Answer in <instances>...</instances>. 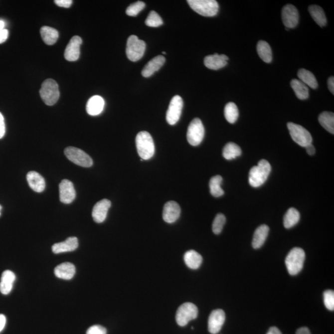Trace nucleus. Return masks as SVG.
Segmentation results:
<instances>
[{
  "label": "nucleus",
  "instance_id": "473e14b6",
  "mask_svg": "<svg viewBox=\"0 0 334 334\" xmlns=\"http://www.w3.org/2000/svg\"><path fill=\"white\" fill-rule=\"evenodd\" d=\"M300 214L299 211L295 208H290L287 210L284 218V225L285 228H290L294 227L299 223Z\"/></svg>",
  "mask_w": 334,
  "mask_h": 334
},
{
  "label": "nucleus",
  "instance_id": "c03bdc74",
  "mask_svg": "<svg viewBox=\"0 0 334 334\" xmlns=\"http://www.w3.org/2000/svg\"><path fill=\"white\" fill-rule=\"evenodd\" d=\"M8 30L7 29H3L0 30V44L5 42L8 37Z\"/></svg>",
  "mask_w": 334,
  "mask_h": 334
},
{
  "label": "nucleus",
  "instance_id": "de8ad7c7",
  "mask_svg": "<svg viewBox=\"0 0 334 334\" xmlns=\"http://www.w3.org/2000/svg\"><path fill=\"white\" fill-rule=\"evenodd\" d=\"M307 149V153L310 156H313L315 154L316 150L315 146L310 144V145H308L307 147H305Z\"/></svg>",
  "mask_w": 334,
  "mask_h": 334
},
{
  "label": "nucleus",
  "instance_id": "4c0bfd02",
  "mask_svg": "<svg viewBox=\"0 0 334 334\" xmlns=\"http://www.w3.org/2000/svg\"><path fill=\"white\" fill-rule=\"evenodd\" d=\"M226 222V218L224 215L218 214L215 217L212 223V231L215 235H218L223 230V226Z\"/></svg>",
  "mask_w": 334,
  "mask_h": 334
},
{
  "label": "nucleus",
  "instance_id": "b1692460",
  "mask_svg": "<svg viewBox=\"0 0 334 334\" xmlns=\"http://www.w3.org/2000/svg\"><path fill=\"white\" fill-rule=\"evenodd\" d=\"M15 280L16 276L14 272L9 270L3 272L0 282V292L2 294L7 295L11 292Z\"/></svg>",
  "mask_w": 334,
  "mask_h": 334
},
{
  "label": "nucleus",
  "instance_id": "a878e982",
  "mask_svg": "<svg viewBox=\"0 0 334 334\" xmlns=\"http://www.w3.org/2000/svg\"><path fill=\"white\" fill-rule=\"evenodd\" d=\"M184 261L186 265L191 269L199 268L202 263V257L194 250L187 251L184 255Z\"/></svg>",
  "mask_w": 334,
  "mask_h": 334
},
{
  "label": "nucleus",
  "instance_id": "bb28decb",
  "mask_svg": "<svg viewBox=\"0 0 334 334\" xmlns=\"http://www.w3.org/2000/svg\"><path fill=\"white\" fill-rule=\"evenodd\" d=\"M40 34L42 40L46 44L52 45L57 41L59 33L57 30L53 27L43 26L40 29Z\"/></svg>",
  "mask_w": 334,
  "mask_h": 334
},
{
  "label": "nucleus",
  "instance_id": "4468645a",
  "mask_svg": "<svg viewBox=\"0 0 334 334\" xmlns=\"http://www.w3.org/2000/svg\"><path fill=\"white\" fill-rule=\"evenodd\" d=\"M60 199L64 204H70L76 198V190L71 181L63 179L59 185Z\"/></svg>",
  "mask_w": 334,
  "mask_h": 334
},
{
  "label": "nucleus",
  "instance_id": "5701e85b",
  "mask_svg": "<svg viewBox=\"0 0 334 334\" xmlns=\"http://www.w3.org/2000/svg\"><path fill=\"white\" fill-rule=\"evenodd\" d=\"M55 274L58 278L63 280H71L76 273L75 266L70 263H64L56 266Z\"/></svg>",
  "mask_w": 334,
  "mask_h": 334
},
{
  "label": "nucleus",
  "instance_id": "f257e3e1",
  "mask_svg": "<svg viewBox=\"0 0 334 334\" xmlns=\"http://www.w3.org/2000/svg\"><path fill=\"white\" fill-rule=\"evenodd\" d=\"M136 148L143 160H149L155 153V145L153 138L147 132L139 133L136 138Z\"/></svg>",
  "mask_w": 334,
  "mask_h": 334
},
{
  "label": "nucleus",
  "instance_id": "aec40b11",
  "mask_svg": "<svg viewBox=\"0 0 334 334\" xmlns=\"http://www.w3.org/2000/svg\"><path fill=\"white\" fill-rule=\"evenodd\" d=\"M78 238L69 237L63 242L55 243L51 249L54 253L60 254L76 250L78 247Z\"/></svg>",
  "mask_w": 334,
  "mask_h": 334
},
{
  "label": "nucleus",
  "instance_id": "8fccbe9b",
  "mask_svg": "<svg viewBox=\"0 0 334 334\" xmlns=\"http://www.w3.org/2000/svg\"><path fill=\"white\" fill-rule=\"evenodd\" d=\"M267 334H282V333L278 328L276 327H272L269 329V330L268 332H267Z\"/></svg>",
  "mask_w": 334,
  "mask_h": 334
},
{
  "label": "nucleus",
  "instance_id": "864d4df0",
  "mask_svg": "<svg viewBox=\"0 0 334 334\" xmlns=\"http://www.w3.org/2000/svg\"><path fill=\"white\" fill-rule=\"evenodd\" d=\"M285 30H289V28H287V27H286V28H285Z\"/></svg>",
  "mask_w": 334,
  "mask_h": 334
},
{
  "label": "nucleus",
  "instance_id": "4be33fe9",
  "mask_svg": "<svg viewBox=\"0 0 334 334\" xmlns=\"http://www.w3.org/2000/svg\"><path fill=\"white\" fill-rule=\"evenodd\" d=\"M27 181L30 188L37 192L44 191L45 181L42 175L35 171H29L27 174Z\"/></svg>",
  "mask_w": 334,
  "mask_h": 334
},
{
  "label": "nucleus",
  "instance_id": "7c9ffc66",
  "mask_svg": "<svg viewBox=\"0 0 334 334\" xmlns=\"http://www.w3.org/2000/svg\"><path fill=\"white\" fill-rule=\"evenodd\" d=\"M319 122L322 127L328 132L334 134V113L324 112L318 118Z\"/></svg>",
  "mask_w": 334,
  "mask_h": 334
},
{
  "label": "nucleus",
  "instance_id": "412c9836",
  "mask_svg": "<svg viewBox=\"0 0 334 334\" xmlns=\"http://www.w3.org/2000/svg\"><path fill=\"white\" fill-rule=\"evenodd\" d=\"M166 62V58L164 56H156L145 66L142 71V75L145 78H149L160 69Z\"/></svg>",
  "mask_w": 334,
  "mask_h": 334
},
{
  "label": "nucleus",
  "instance_id": "a18cd8bd",
  "mask_svg": "<svg viewBox=\"0 0 334 334\" xmlns=\"http://www.w3.org/2000/svg\"><path fill=\"white\" fill-rule=\"evenodd\" d=\"M329 89L331 93L334 94V76L330 77L328 81Z\"/></svg>",
  "mask_w": 334,
  "mask_h": 334
},
{
  "label": "nucleus",
  "instance_id": "09e8293b",
  "mask_svg": "<svg viewBox=\"0 0 334 334\" xmlns=\"http://www.w3.org/2000/svg\"><path fill=\"white\" fill-rule=\"evenodd\" d=\"M296 334H311L309 329L306 327H303L299 329L297 331Z\"/></svg>",
  "mask_w": 334,
  "mask_h": 334
},
{
  "label": "nucleus",
  "instance_id": "39448f33",
  "mask_svg": "<svg viewBox=\"0 0 334 334\" xmlns=\"http://www.w3.org/2000/svg\"><path fill=\"white\" fill-rule=\"evenodd\" d=\"M40 95L46 105L48 106L55 105L60 97L57 83L52 79H46L41 87Z\"/></svg>",
  "mask_w": 334,
  "mask_h": 334
},
{
  "label": "nucleus",
  "instance_id": "37998d69",
  "mask_svg": "<svg viewBox=\"0 0 334 334\" xmlns=\"http://www.w3.org/2000/svg\"><path fill=\"white\" fill-rule=\"evenodd\" d=\"M5 132H6V128H5L4 117L0 113V139L3 138Z\"/></svg>",
  "mask_w": 334,
  "mask_h": 334
},
{
  "label": "nucleus",
  "instance_id": "58836bf2",
  "mask_svg": "<svg viewBox=\"0 0 334 334\" xmlns=\"http://www.w3.org/2000/svg\"><path fill=\"white\" fill-rule=\"evenodd\" d=\"M146 4L143 1H137L128 7L126 13L130 16H136L145 8Z\"/></svg>",
  "mask_w": 334,
  "mask_h": 334
},
{
  "label": "nucleus",
  "instance_id": "dca6fc26",
  "mask_svg": "<svg viewBox=\"0 0 334 334\" xmlns=\"http://www.w3.org/2000/svg\"><path fill=\"white\" fill-rule=\"evenodd\" d=\"M180 207L175 201L170 200L164 205L163 218L167 223H172L176 222L180 216Z\"/></svg>",
  "mask_w": 334,
  "mask_h": 334
},
{
  "label": "nucleus",
  "instance_id": "423d86ee",
  "mask_svg": "<svg viewBox=\"0 0 334 334\" xmlns=\"http://www.w3.org/2000/svg\"><path fill=\"white\" fill-rule=\"evenodd\" d=\"M146 48L145 41L139 39L137 36L131 35L127 40V57L130 61H137L142 58Z\"/></svg>",
  "mask_w": 334,
  "mask_h": 334
},
{
  "label": "nucleus",
  "instance_id": "79ce46f5",
  "mask_svg": "<svg viewBox=\"0 0 334 334\" xmlns=\"http://www.w3.org/2000/svg\"><path fill=\"white\" fill-rule=\"evenodd\" d=\"M55 2L58 6L68 8L71 6L73 1H71V0H56Z\"/></svg>",
  "mask_w": 334,
  "mask_h": 334
},
{
  "label": "nucleus",
  "instance_id": "e433bc0d",
  "mask_svg": "<svg viewBox=\"0 0 334 334\" xmlns=\"http://www.w3.org/2000/svg\"><path fill=\"white\" fill-rule=\"evenodd\" d=\"M145 23L149 27H158L163 24V20L158 12L152 11L146 19Z\"/></svg>",
  "mask_w": 334,
  "mask_h": 334
},
{
  "label": "nucleus",
  "instance_id": "ea45409f",
  "mask_svg": "<svg viewBox=\"0 0 334 334\" xmlns=\"http://www.w3.org/2000/svg\"><path fill=\"white\" fill-rule=\"evenodd\" d=\"M324 303L327 309L334 310V292L333 290H326L324 293Z\"/></svg>",
  "mask_w": 334,
  "mask_h": 334
},
{
  "label": "nucleus",
  "instance_id": "2f4dec72",
  "mask_svg": "<svg viewBox=\"0 0 334 334\" xmlns=\"http://www.w3.org/2000/svg\"><path fill=\"white\" fill-rule=\"evenodd\" d=\"M291 87L296 96L300 100L307 99L309 97V89L307 85L298 79H293Z\"/></svg>",
  "mask_w": 334,
  "mask_h": 334
},
{
  "label": "nucleus",
  "instance_id": "a211bd4d",
  "mask_svg": "<svg viewBox=\"0 0 334 334\" xmlns=\"http://www.w3.org/2000/svg\"><path fill=\"white\" fill-rule=\"evenodd\" d=\"M228 60L227 56L215 53L214 55L205 56L204 63L207 68L212 70H218L227 65Z\"/></svg>",
  "mask_w": 334,
  "mask_h": 334
},
{
  "label": "nucleus",
  "instance_id": "2eb2a0df",
  "mask_svg": "<svg viewBox=\"0 0 334 334\" xmlns=\"http://www.w3.org/2000/svg\"><path fill=\"white\" fill-rule=\"evenodd\" d=\"M83 42L79 36H74L66 46L65 51V58L69 61L78 60L80 56V47Z\"/></svg>",
  "mask_w": 334,
  "mask_h": 334
},
{
  "label": "nucleus",
  "instance_id": "603ef678",
  "mask_svg": "<svg viewBox=\"0 0 334 334\" xmlns=\"http://www.w3.org/2000/svg\"><path fill=\"white\" fill-rule=\"evenodd\" d=\"M1 210H2V206L1 205H0V215H1Z\"/></svg>",
  "mask_w": 334,
  "mask_h": 334
},
{
  "label": "nucleus",
  "instance_id": "7ed1b4c3",
  "mask_svg": "<svg viewBox=\"0 0 334 334\" xmlns=\"http://www.w3.org/2000/svg\"><path fill=\"white\" fill-rule=\"evenodd\" d=\"M305 260V253L300 248H293L288 254L285 264L289 273L291 276H296L303 269Z\"/></svg>",
  "mask_w": 334,
  "mask_h": 334
},
{
  "label": "nucleus",
  "instance_id": "1a4fd4ad",
  "mask_svg": "<svg viewBox=\"0 0 334 334\" xmlns=\"http://www.w3.org/2000/svg\"><path fill=\"white\" fill-rule=\"evenodd\" d=\"M204 127L201 120L194 118L187 128V140L192 146H197L201 143L204 137Z\"/></svg>",
  "mask_w": 334,
  "mask_h": 334
},
{
  "label": "nucleus",
  "instance_id": "49530a36",
  "mask_svg": "<svg viewBox=\"0 0 334 334\" xmlns=\"http://www.w3.org/2000/svg\"><path fill=\"white\" fill-rule=\"evenodd\" d=\"M6 319L3 315H0V333L1 332L6 325Z\"/></svg>",
  "mask_w": 334,
  "mask_h": 334
},
{
  "label": "nucleus",
  "instance_id": "f3484780",
  "mask_svg": "<svg viewBox=\"0 0 334 334\" xmlns=\"http://www.w3.org/2000/svg\"><path fill=\"white\" fill-rule=\"evenodd\" d=\"M110 206L111 202L108 199H102L97 202L92 213V218L95 222L98 223L104 222Z\"/></svg>",
  "mask_w": 334,
  "mask_h": 334
},
{
  "label": "nucleus",
  "instance_id": "72a5a7b5",
  "mask_svg": "<svg viewBox=\"0 0 334 334\" xmlns=\"http://www.w3.org/2000/svg\"><path fill=\"white\" fill-rule=\"evenodd\" d=\"M222 154L223 158L227 160H232L241 156V150L240 146L236 144L228 143L223 148Z\"/></svg>",
  "mask_w": 334,
  "mask_h": 334
},
{
  "label": "nucleus",
  "instance_id": "a19ab883",
  "mask_svg": "<svg viewBox=\"0 0 334 334\" xmlns=\"http://www.w3.org/2000/svg\"><path fill=\"white\" fill-rule=\"evenodd\" d=\"M107 330L104 327L99 325H95L88 329L86 334H107Z\"/></svg>",
  "mask_w": 334,
  "mask_h": 334
},
{
  "label": "nucleus",
  "instance_id": "6ab92c4d",
  "mask_svg": "<svg viewBox=\"0 0 334 334\" xmlns=\"http://www.w3.org/2000/svg\"><path fill=\"white\" fill-rule=\"evenodd\" d=\"M105 106L104 99L99 96L91 97L87 103L86 111L91 116H97L101 114Z\"/></svg>",
  "mask_w": 334,
  "mask_h": 334
},
{
  "label": "nucleus",
  "instance_id": "393cba45",
  "mask_svg": "<svg viewBox=\"0 0 334 334\" xmlns=\"http://www.w3.org/2000/svg\"><path fill=\"white\" fill-rule=\"evenodd\" d=\"M269 228L266 225H262L257 228L254 233L252 246L254 249H259L263 246L268 236Z\"/></svg>",
  "mask_w": 334,
  "mask_h": 334
},
{
  "label": "nucleus",
  "instance_id": "c756f323",
  "mask_svg": "<svg viewBox=\"0 0 334 334\" xmlns=\"http://www.w3.org/2000/svg\"><path fill=\"white\" fill-rule=\"evenodd\" d=\"M298 76L300 81L312 89H317L318 84L317 79L312 72L305 69H301L298 72Z\"/></svg>",
  "mask_w": 334,
  "mask_h": 334
},
{
  "label": "nucleus",
  "instance_id": "9d476101",
  "mask_svg": "<svg viewBox=\"0 0 334 334\" xmlns=\"http://www.w3.org/2000/svg\"><path fill=\"white\" fill-rule=\"evenodd\" d=\"M65 154L67 158L72 163L83 167H91L93 165V161L85 152L74 147L65 149Z\"/></svg>",
  "mask_w": 334,
  "mask_h": 334
},
{
  "label": "nucleus",
  "instance_id": "c9c22d12",
  "mask_svg": "<svg viewBox=\"0 0 334 334\" xmlns=\"http://www.w3.org/2000/svg\"><path fill=\"white\" fill-rule=\"evenodd\" d=\"M224 115L226 120L230 123H235L238 120L239 112L237 106L233 102L228 103L225 107Z\"/></svg>",
  "mask_w": 334,
  "mask_h": 334
},
{
  "label": "nucleus",
  "instance_id": "ddd939ff",
  "mask_svg": "<svg viewBox=\"0 0 334 334\" xmlns=\"http://www.w3.org/2000/svg\"><path fill=\"white\" fill-rule=\"evenodd\" d=\"M225 321V314L222 310L213 311L208 320V330L212 334H217L220 332Z\"/></svg>",
  "mask_w": 334,
  "mask_h": 334
},
{
  "label": "nucleus",
  "instance_id": "3c124183",
  "mask_svg": "<svg viewBox=\"0 0 334 334\" xmlns=\"http://www.w3.org/2000/svg\"><path fill=\"white\" fill-rule=\"evenodd\" d=\"M5 22L4 20H0V30L4 29Z\"/></svg>",
  "mask_w": 334,
  "mask_h": 334
},
{
  "label": "nucleus",
  "instance_id": "9b49d317",
  "mask_svg": "<svg viewBox=\"0 0 334 334\" xmlns=\"http://www.w3.org/2000/svg\"><path fill=\"white\" fill-rule=\"evenodd\" d=\"M183 101L181 97L175 96L172 98L167 112L166 119L169 125H174L180 118Z\"/></svg>",
  "mask_w": 334,
  "mask_h": 334
},
{
  "label": "nucleus",
  "instance_id": "c85d7f7f",
  "mask_svg": "<svg viewBox=\"0 0 334 334\" xmlns=\"http://www.w3.org/2000/svg\"><path fill=\"white\" fill-rule=\"evenodd\" d=\"M257 51L259 57L267 63H271L272 60V52L271 46L266 41L260 40L257 45Z\"/></svg>",
  "mask_w": 334,
  "mask_h": 334
},
{
  "label": "nucleus",
  "instance_id": "f704fd0d",
  "mask_svg": "<svg viewBox=\"0 0 334 334\" xmlns=\"http://www.w3.org/2000/svg\"><path fill=\"white\" fill-rule=\"evenodd\" d=\"M222 177L220 175L213 176L209 181L210 194L215 197H220L224 194V191L221 187Z\"/></svg>",
  "mask_w": 334,
  "mask_h": 334
},
{
  "label": "nucleus",
  "instance_id": "cd10ccee",
  "mask_svg": "<svg viewBox=\"0 0 334 334\" xmlns=\"http://www.w3.org/2000/svg\"><path fill=\"white\" fill-rule=\"evenodd\" d=\"M308 10L313 19L320 26H325L327 24V19H326L325 11L322 7L318 5H312L309 7Z\"/></svg>",
  "mask_w": 334,
  "mask_h": 334
},
{
  "label": "nucleus",
  "instance_id": "0eeeda50",
  "mask_svg": "<svg viewBox=\"0 0 334 334\" xmlns=\"http://www.w3.org/2000/svg\"><path fill=\"white\" fill-rule=\"evenodd\" d=\"M287 127L292 140L298 145L305 148L312 144V136L304 127L292 122L288 123Z\"/></svg>",
  "mask_w": 334,
  "mask_h": 334
},
{
  "label": "nucleus",
  "instance_id": "f8f14e48",
  "mask_svg": "<svg viewBox=\"0 0 334 334\" xmlns=\"http://www.w3.org/2000/svg\"><path fill=\"white\" fill-rule=\"evenodd\" d=\"M282 20L285 26L289 29L295 28L299 22V13L297 7L287 4L282 10Z\"/></svg>",
  "mask_w": 334,
  "mask_h": 334
},
{
  "label": "nucleus",
  "instance_id": "20e7f679",
  "mask_svg": "<svg viewBox=\"0 0 334 334\" xmlns=\"http://www.w3.org/2000/svg\"><path fill=\"white\" fill-rule=\"evenodd\" d=\"M187 2L192 9L203 16H214L219 9L215 0H188Z\"/></svg>",
  "mask_w": 334,
  "mask_h": 334
},
{
  "label": "nucleus",
  "instance_id": "f03ea898",
  "mask_svg": "<svg viewBox=\"0 0 334 334\" xmlns=\"http://www.w3.org/2000/svg\"><path fill=\"white\" fill-rule=\"evenodd\" d=\"M271 171V166L268 161L261 160L258 166H254L250 169L249 173V183L251 186H261L266 181Z\"/></svg>",
  "mask_w": 334,
  "mask_h": 334
},
{
  "label": "nucleus",
  "instance_id": "5fc2aeb1",
  "mask_svg": "<svg viewBox=\"0 0 334 334\" xmlns=\"http://www.w3.org/2000/svg\"><path fill=\"white\" fill-rule=\"evenodd\" d=\"M163 53L164 54V55H166V53L165 52V51H163Z\"/></svg>",
  "mask_w": 334,
  "mask_h": 334
},
{
  "label": "nucleus",
  "instance_id": "6e6552de",
  "mask_svg": "<svg viewBox=\"0 0 334 334\" xmlns=\"http://www.w3.org/2000/svg\"><path fill=\"white\" fill-rule=\"evenodd\" d=\"M198 316V309L191 303H185L177 310L176 321L181 327H184L189 321L195 320Z\"/></svg>",
  "mask_w": 334,
  "mask_h": 334
}]
</instances>
